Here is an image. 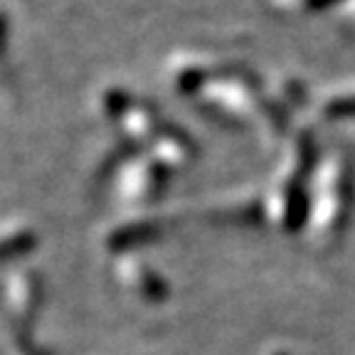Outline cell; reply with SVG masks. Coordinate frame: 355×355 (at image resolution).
Masks as SVG:
<instances>
[{
  "mask_svg": "<svg viewBox=\"0 0 355 355\" xmlns=\"http://www.w3.org/2000/svg\"><path fill=\"white\" fill-rule=\"evenodd\" d=\"M3 50H6V17L0 12V57H3Z\"/></svg>",
  "mask_w": 355,
  "mask_h": 355,
  "instance_id": "1",
  "label": "cell"
}]
</instances>
